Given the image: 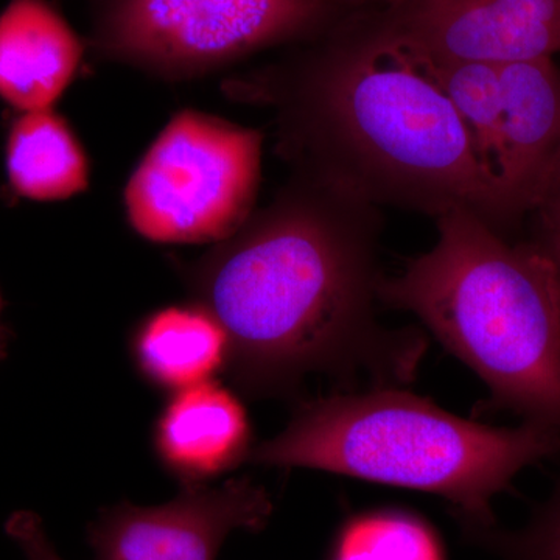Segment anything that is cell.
<instances>
[{
  "mask_svg": "<svg viewBox=\"0 0 560 560\" xmlns=\"http://www.w3.org/2000/svg\"><path fill=\"white\" fill-rule=\"evenodd\" d=\"M0 308H2V298H0Z\"/></svg>",
  "mask_w": 560,
  "mask_h": 560,
  "instance_id": "ffe728a7",
  "label": "cell"
},
{
  "mask_svg": "<svg viewBox=\"0 0 560 560\" xmlns=\"http://www.w3.org/2000/svg\"><path fill=\"white\" fill-rule=\"evenodd\" d=\"M226 90L275 110L279 153L294 175L378 209L434 219L470 210L501 234L515 223L429 58L385 16Z\"/></svg>",
  "mask_w": 560,
  "mask_h": 560,
  "instance_id": "7a4b0ae2",
  "label": "cell"
},
{
  "mask_svg": "<svg viewBox=\"0 0 560 560\" xmlns=\"http://www.w3.org/2000/svg\"><path fill=\"white\" fill-rule=\"evenodd\" d=\"M11 189L32 201H62L90 186V161L75 132L51 109L22 113L7 139Z\"/></svg>",
  "mask_w": 560,
  "mask_h": 560,
  "instance_id": "4fadbf2b",
  "label": "cell"
},
{
  "mask_svg": "<svg viewBox=\"0 0 560 560\" xmlns=\"http://www.w3.org/2000/svg\"><path fill=\"white\" fill-rule=\"evenodd\" d=\"M470 540L499 560H560V470L547 499L521 528L497 525Z\"/></svg>",
  "mask_w": 560,
  "mask_h": 560,
  "instance_id": "2e32d148",
  "label": "cell"
},
{
  "mask_svg": "<svg viewBox=\"0 0 560 560\" xmlns=\"http://www.w3.org/2000/svg\"><path fill=\"white\" fill-rule=\"evenodd\" d=\"M560 453V431L459 418L405 388L302 400L285 429L246 463L345 475L433 493L452 504L467 539L499 525L492 501L523 470Z\"/></svg>",
  "mask_w": 560,
  "mask_h": 560,
  "instance_id": "277c9868",
  "label": "cell"
},
{
  "mask_svg": "<svg viewBox=\"0 0 560 560\" xmlns=\"http://www.w3.org/2000/svg\"><path fill=\"white\" fill-rule=\"evenodd\" d=\"M275 504L250 478L219 488L184 485L161 506L119 503L101 512L88 529L95 560H215L235 530L264 529Z\"/></svg>",
  "mask_w": 560,
  "mask_h": 560,
  "instance_id": "52a82bcc",
  "label": "cell"
},
{
  "mask_svg": "<svg viewBox=\"0 0 560 560\" xmlns=\"http://www.w3.org/2000/svg\"><path fill=\"white\" fill-rule=\"evenodd\" d=\"M352 3H382V5L388 7V9H394V7L404 5V3L411 2V0H349Z\"/></svg>",
  "mask_w": 560,
  "mask_h": 560,
  "instance_id": "d6986e66",
  "label": "cell"
},
{
  "mask_svg": "<svg viewBox=\"0 0 560 560\" xmlns=\"http://www.w3.org/2000/svg\"><path fill=\"white\" fill-rule=\"evenodd\" d=\"M5 530L27 560H62L35 512H14L5 523Z\"/></svg>",
  "mask_w": 560,
  "mask_h": 560,
  "instance_id": "ac0fdd59",
  "label": "cell"
},
{
  "mask_svg": "<svg viewBox=\"0 0 560 560\" xmlns=\"http://www.w3.org/2000/svg\"><path fill=\"white\" fill-rule=\"evenodd\" d=\"M264 132L184 109L132 172L124 201L132 230L154 243H220L253 215Z\"/></svg>",
  "mask_w": 560,
  "mask_h": 560,
  "instance_id": "5b68a950",
  "label": "cell"
},
{
  "mask_svg": "<svg viewBox=\"0 0 560 560\" xmlns=\"http://www.w3.org/2000/svg\"><path fill=\"white\" fill-rule=\"evenodd\" d=\"M253 447L245 407L213 381L175 393L154 427L162 466L184 485H205L235 469Z\"/></svg>",
  "mask_w": 560,
  "mask_h": 560,
  "instance_id": "30bf717a",
  "label": "cell"
},
{
  "mask_svg": "<svg viewBox=\"0 0 560 560\" xmlns=\"http://www.w3.org/2000/svg\"><path fill=\"white\" fill-rule=\"evenodd\" d=\"M503 119L497 167L515 223L528 215L560 167V68L555 58L500 66Z\"/></svg>",
  "mask_w": 560,
  "mask_h": 560,
  "instance_id": "9c48e42d",
  "label": "cell"
},
{
  "mask_svg": "<svg viewBox=\"0 0 560 560\" xmlns=\"http://www.w3.org/2000/svg\"><path fill=\"white\" fill-rule=\"evenodd\" d=\"M92 2H94V0H92Z\"/></svg>",
  "mask_w": 560,
  "mask_h": 560,
  "instance_id": "44dd1931",
  "label": "cell"
},
{
  "mask_svg": "<svg viewBox=\"0 0 560 560\" xmlns=\"http://www.w3.org/2000/svg\"><path fill=\"white\" fill-rule=\"evenodd\" d=\"M84 46L47 0H10L0 13V98L13 108L51 109L75 79Z\"/></svg>",
  "mask_w": 560,
  "mask_h": 560,
  "instance_id": "8fae6325",
  "label": "cell"
},
{
  "mask_svg": "<svg viewBox=\"0 0 560 560\" xmlns=\"http://www.w3.org/2000/svg\"><path fill=\"white\" fill-rule=\"evenodd\" d=\"M430 66L442 91L469 130L482 162L499 184L497 167L503 119L500 66L488 62L433 60H430Z\"/></svg>",
  "mask_w": 560,
  "mask_h": 560,
  "instance_id": "5bb4252c",
  "label": "cell"
},
{
  "mask_svg": "<svg viewBox=\"0 0 560 560\" xmlns=\"http://www.w3.org/2000/svg\"><path fill=\"white\" fill-rule=\"evenodd\" d=\"M433 248L381 283L488 386L490 405L560 431V298L548 261L470 210L438 217Z\"/></svg>",
  "mask_w": 560,
  "mask_h": 560,
  "instance_id": "3957f363",
  "label": "cell"
},
{
  "mask_svg": "<svg viewBox=\"0 0 560 560\" xmlns=\"http://www.w3.org/2000/svg\"><path fill=\"white\" fill-rule=\"evenodd\" d=\"M91 46L158 79L190 80L254 51L311 38L334 0H94Z\"/></svg>",
  "mask_w": 560,
  "mask_h": 560,
  "instance_id": "8992f818",
  "label": "cell"
},
{
  "mask_svg": "<svg viewBox=\"0 0 560 560\" xmlns=\"http://www.w3.org/2000/svg\"><path fill=\"white\" fill-rule=\"evenodd\" d=\"M385 20L433 61L503 66L560 54V0H411Z\"/></svg>",
  "mask_w": 560,
  "mask_h": 560,
  "instance_id": "ba28073f",
  "label": "cell"
},
{
  "mask_svg": "<svg viewBox=\"0 0 560 560\" xmlns=\"http://www.w3.org/2000/svg\"><path fill=\"white\" fill-rule=\"evenodd\" d=\"M529 215L533 235L528 242L550 265L560 298V167Z\"/></svg>",
  "mask_w": 560,
  "mask_h": 560,
  "instance_id": "e0dca14e",
  "label": "cell"
},
{
  "mask_svg": "<svg viewBox=\"0 0 560 560\" xmlns=\"http://www.w3.org/2000/svg\"><path fill=\"white\" fill-rule=\"evenodd\" d=\"M131 352L147 381L179 393L226 371L228 337L219 319L194 301L147 316L135 331Z\"/></svg>",
  "mask_w": 560,
  "mask_h": 560,
  "instance_id": "7c38bea8",
  "label": "cell"
},
{
  "mask_svg": "<svg viewBox=\"0 0 560 560\" xmlns=\"http://www.w3.org/2000/svg\"><path fill=\"white\" fill-rule=\"evenodd\" d=\"M378 208L293 175L264 209L187 268L195 302L226 331V372L254 399L405 388L429 349L378 318Z\"/></svg>",
  "mask_w": 560,
  "mask_h": 560,
  "instance_id": "6da1fadb",
  "label": "cell"
},
{
  "mask_svg": "<svg viewBox=\"0 0 560 560\" xmlns=\"http://www.w3.org/2000/svg\"><path fill=\"white\" fill-rule=\"evenodd\" d=\"M331 560H444L429 525L399 511L374 512L345 526Z\"/></svg>",
  "mask_w": 560,
  "mask_h": 560,
  "instance_id": "9a60e30c",
  "label": "cell"
}]
</instances>
